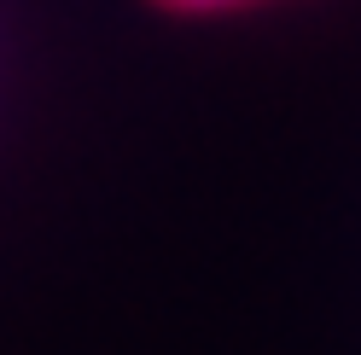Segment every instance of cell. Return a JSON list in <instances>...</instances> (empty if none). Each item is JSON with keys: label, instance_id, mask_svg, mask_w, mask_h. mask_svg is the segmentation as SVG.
I'll return each instance as SVG.
<instances>
[{"label": "cell", "instance_id": "cell-1", "mask_svg": "<svg viewBox=\"0 0 361 355\" xmlns=\"http://www.w3.org/2000/svg\"><path fill=\"white\" fill-rule=\"evenodd\" d=\"M152 6L169 18H221V12H251L262 0H152Z\"/></svg>", "mask_w": 361, "mask_h": 355}]
</instances>
